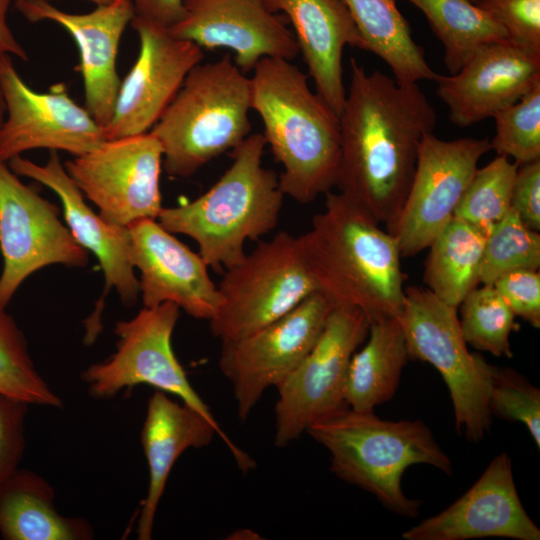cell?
<instances>
[{
  "instance_id": "obj_1",
  "label": "cell",
  "mask_w": 540,
  "mask_h": 540,
  "mask_svg": "<svg viewBox=\"0 0 540 540\" xmlns=\"http://www.w3.org/2000/svg\"><path fill=\"white\" fill-rule=\"evenodd\" d=\"M350 84L340 123L338 192L388 232L414 175L422 138L437 114L418 83H399L350 59Z\"/></svg>"
},
{
  "instance_id": "obj_2",
  "label": "cell",
  "mask_w": 540,
  "mask_h": 540,
  "mask_svg": "<svg viewBox=\"0 0 540 540\" xmlns=\"http://www.w3.org/2000/svg\"><path fill=\"white\" fill-rule=\"evenodd\" d=\"M325 195L324 209L299 236L317 290L334 306L361 310L370 322L398 318L406 276L396 239L341 193Z\"/></svg>"
},
{
  "instance_id": "obj_3",
  "label": "cell",
  "mask_w": 540,
  "mask_h": 540,
  "mask_svg": "<svg viewBox=\"0 0 540 540\" xmlns=\"http://www.w3.org/2000/svg\"><path fill=\"white\" fill-rule=\"evenodd\" d=\"M251 109L282 165L284 195L310 203L336 186L340 159L339 117L290 60L264 57L253 68Z\"/></svg>"
},
{
  "instance_id": "obj_4",
  "label": "cell",
  "mask_w": 540,
  "mask_h": 540,
  "mask_svg": "<svg viewBox=\"0 0 540 540\" xmlns=\"http://www.w3.org/2000/svg\"><path fill=\"white\" fill-rule=\"evenodd\" d=\"M266 141L249 135L232 150V164L196 199L161 210L157 221L173 234L192 238L208 267L228 269L245 256L247 240L277 225L284 193L279 177L262 164Z\"/></svg>"
},
{
  "instance_id": "obj_5",
  "label": "cell",
  "mask_w": 540,
  "mask_h": 540,
  "mask_svg": "<svg viewBox=\"0 0 540 540\" xmlns=\"http://www.w3.org/2000/svg\"><path fill=\"white\" fill-rule=\"evenodd\" d=\"M306 433L330 453V471L375 496L389 511L416 517L422 504L403 492L406 469L426 464L447 475L449 456L420 420L389 421L350 408L310 426Z\"/></svg>"
},
{
  "instance_id": "obj_6",
  "label": "cell",
  "mask_w": 540,
  "mask_h": 540,
  "mask_svg": "<svg viewBox=\"0 0 540 540\" xmlns=\"http://www.w3.org/2000/svg\"><path fill=\"white\" fill-rule=\"evenodd\" d=\"M251 81L229 55L194 66L150 132L163 152L162 167L187 178L251 130Z\"/></svg>"
},
{
  "instance_id": "obj_7",
  "label": "cell",
  "mask_w": 540,
  "mask_h": 540,
  "mask_svg": "<svg viewBox=\"0 0 540 540\" xmlns=\"http://www.w3.org/2000/svg\"><path fill=\"white\" fill-rule=\"evenodd\" d=\"M398 319L409 360L431 364L446 383L457 432L470 442L482 440L492 425L488 406L490 363L468 350L457 308L428 289L409 286Z\"/></svg>"
},
{
  "instance_id": "obj_8",
  "label": "cell",
  "mask_w": 540,
  "mask_h": 540,
  "mask_svg": "<svg viewBox=\"0 0 540 540\" xmlns=\"http://www.w3.org/2000/svg\"><path fill=\"white\" fill-rule=\"evenodd\" d=\"M218 290L221 304L209 323L213 336L221 342L253 333L318 291L299 236L287 232L260 242L226 269Z\"/></svg>"
},
{
  "instance_id": "obj_9",
  "label": "cell",
  "mask_w": 540,
  "mask_h": 540,
  "mask_svg": "<svg viewBox=\"0 0 540 540\" xmlns=\"http://www.w3.org/2000/svg\"><path fill=\"white\" fill-rule=\"evenodd\" d=\"M370 323L357 308L333 307L310 352L276 388L277 447L289 445L310 426L349 408L345 399L348 367L353 354L366 340Z\"/></svg>"
},
{
  "instance_id": "obj_10",
  "label": "cell",
  "mask_w": 540,
  "mask_h": 540,
  "mask_svg": "<svg viewBox=\"0 0 540 540\" xmlns=\"http://www.w3.org/2000/svg\"><path fill=\"white\" fill-rule=\"evenodd\" d=\"M179 310L176 304L165 302L144 307L132 319L117 322L114 332L118 342L114 354L89 366L81 375L88 392L95 398L108 399L122 390L149 385L175 395L218 424L174 354L171 339Z\"/></svg>"
},
{
  "instance_id": "obj_11",
  "label": "cell",
  "mask_w": 540,
  "mask_h": 540,
  "mask_svg": "<svg viewBox=\"0 0 540 540\" xmlns=\"http://www.w3.org/2000/svg\"><path fill=\"white\" fill-rule=\"evenodd\" d=\"M334 304L319 291L290 312L237 340L222 342L219 368L246 420L264 392L277 388L318 340Z\"/></svg>"
},
{
  "instance_id": "obj_12",
  "label": "cell",
  "mask_w": 540,
  "mask_h": 540,
  "mask_svg": "<svg viewBox=\"0 0 540 540\" xmlns=\"http://www.w3.org/2000/svg\"><path fill=\"white\" fill-rule=\"evenodd\" d=\"M162 164L161 145L149 131L105 140L64 167L103 219L128 227L140 220H157L163 209Z\"/></svg>"
},
{
  "instance_id": "obj_13",
  "label": "cell",
  "mask_w": 540,
  "mask_h": 540,
  "mask_svg": "<svg viewBox=\"0 0 540 540\" xmlns=\"http://www.w3.org/2000/svg\"><path fill=\"white\" fill-rule=\"evenodd\" d=\"M0 308L5 309L23 281L51 264L83 267L88 251L59 219L55 204L23 184L0 159Z\"/></svg>"
},
{
  "instance_id": "obj_14",
  "label": "cell",
  "mask_w": 540,
  "mask_h": 540,
  "mask_svg": "<svg viewBox=\"0 0 540 540\" xmlns=\"http://www.w3.org/2000/svg\"><path fill=\"white\" fill-rule=\"evenodd\" d=\"M490 150L487 138L444 140L433 132L424 135L411 185L390 231L402 257L428 248L454 216L480 159Z\"/></svg>"
},
{
  "instance_id": "obj_15",
  "label": "cell",
  "mask_w": 540,
  "mask_h": 540,
  "mask_svg": "<svg viewBox=\"0 0 540 540\" xmlns=\"http://www.w3.org/2000/svg\"><path fill=\"white\" fill-rule=\"evenodd\" d=\"M0 85L6 116L0 127V159L45 148L73 156L85 154L106 140L104 129L69 95L64 83L47 92L30 88L8 54L0 55Z\"/></svg>"
},
{
  "instance_id": "obj_16",
  "label": "cell",
  "mask_w": 540,
  "mask_h": 540,
  "mask_svg": "<svg viewBox=\"0 0 540 540\" xmlns=\"http://www.w3.org/2000/svg\"><path fill=\"white\" fill-rule=\"evenodd\" d=\"M138 57L121 82L106 140L149 132L179 91L190 70L202 62L203 49L172 36L167 29L134 16Z\"/></svg>"
},
{
  "instance_id": "obj_17",
  "label": "cell",
  "mask_w": 540,
  "mask_h": 540,
  "mask_svg": "<svg viewBox=\"0 0 540 540\" xmlns=\"http://www.w3.org/2000/svg\"><path fill=\"white\" fill-rule=\"evenodd\" d=\"M182 18L168 32L202 49L228 48L235 64L252 71L264 57L292 60L299 47L284 15L265 0H184Z\"/></svg>"
},
{
  "instance_id": "obj_18",
  "label": "cell",
  "mask_w": 540,
  "mask_h": 540,
  "mask_svg": "<svg viewBox=\"0 0 540 540\" xmlns=\"http://www.w3.org/2000/svg\"><path fill=\"white\" fill-rule=\"evenodd\" d=\"M436 94L449 119L469 127L515 103L540 82V51L510 38L480 48L454 74H437Z\"/></svg>"
},
{
  "instance_id": "obj_19",
  "label": "cell",
  "mask_w": 540,
  "mask_h": 540,
  "mask_svg": "<svg viewBox=\"0 0 540 540\" xmlns=\"http://www.w3.org/2000/svg\"><path fill=\"white\" fill-rule=\"evenodd\" d=\"M501 537L539 540L540 530L519 498L506 452L495 456L478 480L445 510L403 532L405 540Z\"/></svg>"
},
{
  "instance_id": "obj_20",
  "label": "cell",
  "mask_w": 540,
  "mask_h": 540,
  "mask_svg": "<svg viewBox=\"0 0 540 540\" xmlns=\"http://www.w3.org/2000/svg\"><path fill=\"white\" fill-rule=\"evenodd\" d=\"M16 8L30 22L52 21L75 41L76 67L83 78L85 108L103 128L109 123L119 87L117 54L120 39L134 18L131 0H114L84 14L67 13L47 0H17Z\"/></svg>"
},
{
  "instance_id": "obj_21",
  "label": "cell",
  "mask_w": 540,
  "mask_h": 540,
  "mask_svg": "<svg viewBox=\"0 0 540 540\" xmlns=\"http://www.w3.org/2000/svg\"><path fill=\"white\" fill-rule=\"evenodd\" d=\"M133 266L140 271L139 289L144 307L176 304L195 319L210 321L221 295L198 253L174 237L157 220L128 226Z\"/></svg>"
},
{
  "instance_id": "obj_22",
  "label": "cell",
  "mask_w": 540,
  "mask_h": 540,
  "mask_svg": "<svg viewBox=\"0 0 540 540\" xmlns=\"http://www.w3.org/2000/svg\"><path fill=\"white\" fill-rule=\"evenodd\" d=\"M7 163L16 175L31 178L57 194L72 236L97 257L105 277V290L96 312L102 309L103 299L111 288L117 291L123 304L134 305L140 289L131 258L129 228L106 221L85 203L83 193L67 173L56 151L50 152L44 165L21 155Z\"/></svg>"
},
{
  "instance_id": "obj_23",
  "label": "cell",
  "mask_w": 540,
  "mask_h": 540,
  "mask_svg": "<svg viewBox=\"0 0 540 540\" xmlns=\"http://www.w3.org/2000/svg\"><path fill=\"white\" fill-rule=\"evenodd\" d=\"M215 435L222 439L243 472L255 467L254 460L223 432L219 424L185 403L171 399L163 391L156 390L149 398L140 433L149 481L137 523L138 539H151L158 505L176 460L190 448L207 446Z\"/></svg>"
},
{
  "instance_id": "obj_24",
  "label": "cell",
  "mask_w": 540,
  "mask_h": 540,
  "mask_svg": "<svg viewBox=\"0 0 540 540\" xmlns=\"http://www.w3.org/2000/svg\"><path fill=\"white\" fill-rule=\"evenodd\" d=\"M292 24L299 53L313 79L316 93L339 117L346 98L343 52L363 49L357 27L343 0H265Z\"/></svg>"
},
{
  "instance_id": "obj_25",
  "label": "cell",
  "mask_w": 540,
  "mask_h": 540,
  "mask_svg": "<svg viewBox=\"0 0 540 540\" xmlns=\"http://www.w3.org/2000/svg\"><path fill=\"white\" fill-rule=\"evenodd\" d=\"M0 533L6 540H89L92 526L61 515L52 486L38 474L16 469L0 482Z\"/></svg>"
},
{
  "instance_id": "obj_26",
  "label": "cell",
  "mask_w": 540,
  "mask_h": 540,
  "mask_svg": "<svg viewBox=\"0 0 540 540\" xmlns=\"http://www.w3.org/2000/svg\"><path fill=\"white\" fill-rule=\"evenodd\" d=\"M364 342L350 360L345 399L352 410L372 412L394 397L409 356L398 318L371 322Z\"/></svg>"
},
{
  "instance_id": "obj_27",
  "label": "cell",
  "mask_w": 540,
  "mask_h": 540,
  "mask_svg": "<svg viewBox=\"0 0 540 540\" xmlns=\"http://www.w3.org/2000/svg\"><path fill=\"white\" fill-rule=\"evenodd\" d=\"M363 42V50L381 58L399 83L434 80L423 49L414 41L396 0H343Z\"/></svg>"
},
{
  "instance_id": "obj_28",
  "label": "cell",
  "mask_w": 540,
  "mask_h": 540,
  "mask_svg": "<svg viewBox=\"0 0 540 540\" xmlns=\"http://www.w3.org/2000/svg\"><path fill=\"white\" fill-rule=\"evenodd\" d=\"M489 232L453 216L435 236L425 261L423 281L435 296L458 308L479 284V270Z\"/></svg>"
},
{
  "instance_id": "obj_29",
  "label": "cell",
  "mask_w": 540,
  "mask_h": 540,
  "mask_svg": "<svg viewBox=\"0 0 540 540\" xmlns=\"http://www.w3.org/2000/svg\"><path fill=\"white\" fill-rule=\"evenodd\" d=\"M426 17L454 74L483 46L509 38L506 30L471 0H407Z\"/></svg>"
},
{
  "instance_id": "obj_30",
  "label": "cell",
  "mask_w": 540,
  "mask_h": 540,
  "mask_svg": "<svg viewBox=\"0 0 540 540\" xmlns=\"http://www.w3.org/2000/svg\"><path fill=\"white\" fill-rule=\"evenodd\" d=\"M0 394L27 404L62 407V400L37 371L23 332L0 308Z\"/></svg>"
},
{
  "instance_id": "obj_31",
  "label": "cell",
  "mask_w": 540,
  "mask_h": 540,
  "mask_svg": "<svg viewBox=\"0 0 540 540\" xmlns=\"http://www.w3.org/2000/svg\"><path fill=\"white\" fill-rule=\"evenodd\" d=\"M462 300L459 323L467 344L494 356H513L510 335L516 316L492 284H480Z\"/></svg>"
},
{
  "instance_id": "obj_32",
  "label": "cell",
  "mask_w": 540,
  "mask_h": 540,
  "mask_svg": "<svg viewBox=\"0 0 540 540\" xmlns=\"http://www.w3.org/2000/svg\"><path fill=\"white\" fill-rule=\"evenodd\" d=\"M519 165L505 156H496L478 168L465 189L454 216L487 232L511 209L514 179Z\"/></svg>"
},
{
  "instance_id": "obj_33",
  "label": "cell",
  "mask_w": 540,
  "mask_h": 540,
  "mask_svg": "<svg viewBox=\"0 0 540 540\" xmlns=\"http://www.w3.org/2000/svg\"><path fill=\"white\" fill-rule=\"evenodd\" d=\"M539 268V231L528 227L511 208L486 238L479 284H493L499 276L510 271Z\"/></svg>"
},
{
  "instance_id": "obj_34",
  "label": "cell",
  "mask_w": 540,
  "mask_h": 540,
  "mask_svg": "<svg viewBox=\"0 0 540 540\" xmlns=\"http://www.w3.org/2000/svg\"><path fill=\"white\" fill-rule=\"evenodd\" d=\"M492 118L495 133L491 150L512 158L519 166L540 160V82Z\"/></svg>"
},
{
  "instance_id": "obj_35",
  "label": "cell",
  "mask_w": 540,
  "mask_h": 540,
  "mask_svg": "<svg viewBox=\"0 0 540 540\" xmlns=\"http://www.w3.org/2000/svg\"><path fill=\"white\" fill-rule=\"evenodd\" d=\"M488 406L491 416L520 422L540 447V390L510 367L489 365Z\"/></svg>"
},
{
  "instance_id": "obj_36",
  "label": "cell",
  "mask_w": 540,
  "mask_h": 540,
  "mask_svg": "<svg viewBox=\"0 0 540 540\" xmlns=\"http://www.w3.org/2000/svg\"><path fill=\"white\" fill-rule=\"evenodd\" d=\"M507 32L508 37L540 51V0H476Z\"/></svg>"
},
{
  "instance_id": "obj_37",
  "label": "cell",
  "mask_w": 540,
  "mask_h": 540,
  "mask_svg": "<svg viewBox=\"0 0 540 540\" xmlns=\"http://www.w3.org/2000/svg\"><path fill=\"white\" fill-rule=\"evenodd\" d=\"M516 317L540 327V272L519 269L499 276L492 284Z\"/></svg>"
},
{
  "instance_id": "obj_38",
  "label": "cell",
  "mask_w": 540,
  "mask_h": 540,
  "mask_svg": "<svg viewBox=\"0 0 540 540\" xmlns=\"http://www.w3.org/2000/svg\"><path fill=\"white\" fill-rule=\"evenodd\" d=\"M29 404L0 394V482L19 467L25 449Z\"/></svg>"
},
{
  "instance_id": "obj_39",
  "label": "cell",
  "mask_w": 540,
  "mask_h": 540,
  "mask_svg": "<svg viewBox=\"0 0 540 540\" xmlns=\"http://www.w3.org/2000/svg\"><path fill=\"white\" fill-rule=\"evenodd\" d=\"M511 208L528 227L540 230V160L518 167L512 188Z\"/></svg>"
},
{
  "instance_id": "obj_40",
  "label": "cell",
  "mask_w": 540,
  "mask_h": 540,
  "mask_svg": "<svg viewBox=\"0 0 540 540\" xmlns=\"http://www.w3.org/2000/svg\"><path fill=\"white\" fill-rule=\"evenodd\" d=\"M136 17L164 29L174 26L184 14V0H131Z\"/></svg>"
},
{
  "instance_id": "obj_41",
  "label": "cell",
  "mask_w": 540,
  "mask_h": 540,
  "mask_svg": "<svg viewBox=\"0 0 540 540\" xmlns=\"http://www.w3.org/2000/svg\"><path fill=\"white\" fill-rule=\"evenodd\" d=\"M11 0H0V55H14L23 61L28 60L24 48L17 41L7 23V13Z\"/></svg>"
},
{
  "instance_id": "obj_42",
  "label": "cell",
  "mask_w": 540,
  "mask_h": 540,
  "mask_svg": "<svg viewBox=\"0 0 540 540\" xmlns=\"http://www.w3.org/2000/svg\"><path fill=\"white\" fill-rule=\"evenodd\" d=\"M5 116H6V104H5L4 95H3L1 85H0V127L4 122Z\"/></svg>"
},
{
  "instance_id": "obj_43",
  "label": "cell",
  "mask_w": 540,
  "mask_h": 540,
  "mask_svg": "<svg viewBox=\"0 0 540 540\" xmlns=\"http://www.w3.org/2000/svg\"><path fill=\"white\" fill-rule=\"evenodd\" d=\"M88 1L94 3V4H96V6H98V5L108 4V3H110V2H112L114 0H88Z\"/></svg>"
},
{
  "instance_id": "obj_44",
  "label": "cell",
  "mask_w": 540,
  "mask_h": 540,
  "mask_svg": "<svg viewBox=\"0 0 540 540\" xmlns=\"http://www.w3.org/2000/svg\"><path fill=\"white\" fill-rule=\"evenodd\" d=\"M471 1L476 2V0H471Z\"/></svg>"
}]
</instances>
